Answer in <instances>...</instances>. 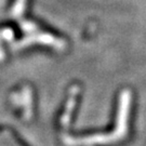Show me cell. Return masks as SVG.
<instances>
[{
	"instance_id": "obj_1",
	"label": "cell",
	"mask_w": 146,
	"mask_h": 146,
	"mask_svg": "<svg viewBox=\"0 0 146 146\" xmlns=\"http://www.w3.org/2000/svg\"><path fill=\"white\" fill-rule=\"evenodd\" d=\"M132 94L128 89L123 90L119 95L118 113L116 120V128L114 132L107 134H95V135L73 137L64 136L63 141L67 146H84V145H107L114 144L122 140L128 133V118L130 113Z\"/></svg>"
},
{
	"instance_id": "obj_2",
	"label": "cell",
	"mask_w": 146,
	"mask_h": 146,
	"mask_svg": "<svg viewBox=\"0 0 146 146\" xmlns=\"http://www.w3.org/2000/svg\"><path fill=\"white\" fill-rule=\"evenodd\" d=\"M33 43H40V44H46V46H50V47L54 48L56 50H64L65 49V41L58 38V37L53 36L49 33H37L35 35H31L28 37L23 38L22 40L17 41L16 43L13 44V49L17 50L21 48H25L26 46L33 44Z\"/></svg>"
},
{
	"instance_id": "obj_3",
	"label": "cell",
	"mask_w": 146,
	"mask_h": 146,
	"mask_svg": "<svg viewBox=\"0 0 146 146\" xmlns=\"http://www.w3.org/2000/svg\"><path fill=\"white\" fill-rule=\"evenodd\" d=\"M79 93V87L78 86H73L69 89V93H68V100L66 102V106L65 110L63 111L62 117H61V123L64 128H67L69 123H70V119H72V114L73 110L76 106V102H77V95Z\"/></svg>"
},
{
	"instance_id": "obj_4",
	"label": "cell",
	"mask_w": 146,
	"mask_h": 146,
	"mask_svg": "<svg viewBox=\"0 0 146 146\" xmlns=\"http://www.w3.org/2000/svg\"><path fill=\"white\" fill-rule=\"evenodd\" d=\"M31 91L28 87H24L21 94V104L24 106V117L25 119H31Z\"/></svg>"
},
{
	"instance_id": "obj_5",
	"label": "cell",
	"mask_w": 146,
	"mask_h": 146,
	"mask_svg": "<svg viewBox=\"0 0 146 146\" xmlns=\"http://www.w3.org/2000/svg\"><path fill=\"white\" fill-rule=\"evenodd\" d=\"M27 0H15L14 5L11 9V14L14 17H20L24 13V10L26 8Z\"/></svg>"
},
{
	"instance_id": "obj_6",
	"label": "cell",
	"mask_w": 146,
	"mask_h": 146,
	"mask_svg": "<svg viewBox=\"0 0 146 146\" xmlns=\"http://www.w3.org/2000/svg\"><path fill=\"white\" fill-rule=\"evenodd\" d=\"M20 25H21L22 29L27 33H34L38 29V25L31 21H22Z\"/></svg>"
},
{
	"instance_id": "obj_7",
	"label": "cell",
	"mask_w": 146,
	"mask_h": 146,
	"mask_svg": "<svg viewBox=\"0 0 146 146\" xmlns=\"http://www.w3.org/2000/svg\"><path fill=\"white\" fill-rule=\"evenodd\" d=\"M2 39H3V38L0 35V61H2L3 58H5V52H3V50H2V47H1V40H2Z\"/></svg>"
}]
</instances>
